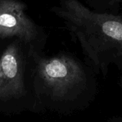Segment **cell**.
<instances>
[{
	"instance_id": "cell-6",
	"label": "cell",
	"mask_w": 122,
	"mask_h": 122,
	"mask_svg": "<svg viewBox=\"0 0 122 122\" xmlns=\"http://www.w3.org/2000/svg\"><path fill=\"white\" fill-rule=\"evenodd\" d=\"M119 7H120V11L122 9V0H119Z\"/></svg>"
},
{
	"instance_id": "cell-2",
	"label": "cell",
	"mask_w": 122,
	"mask_h": 122,
	"mask_svg": "<svg viewBox=\"0 0 122 122\" xmlns=\"http://www.w3.org/2000/svg\"><path fill=\"white\" fill-rule=\"evenodd\" d=\"M37 69L45 85L57 97H63L85 77L81 64L73 57L61 55L37 59Z\"/></svg>"
},
{
	"instance_id": "cell-3",
	"label": "cell",
	"mask_w": 122,
	"mask_h": 122,
	"mask_svg": "<svg viewBox=\"0 0 122 122\" xmlns=\"http://www.w3.org/2000/svg\"><path fill=\"white\" fill-rule=\"evenodd\" d=\"M27 6L19 0H0V37H17L29 43L37 37V26L26 14Z\"/></svg>"
},
{
	"instance_id": "cell-1",
	"label": "cell",
	"mask_w": 122,
	"mask_h": 122,
	"mask_svg": "<svg viewBox=\"0 0 122 122\" xmlns=\"http://www.w3.org/2000/svg\"><path fill=\"white\" fill-rule=\"evenodd\" d=\"M52 11L76 37L85 54L96 66L122 62V16L98 12L78 0H60Z\"/></svg>"
},
{
	"instance_id": "cell-5",
	"label": "cell",
	"mask_w": 122,
	"mask_h": 122,
	"mask_svg": "<svg viewBox=\"0 0 122 122\" xmlns=\"http://www.w3.org/2000/svg\"><path fill=\"white\" fill-rule=\"evenodd\" d=\"M93 10L113 14H119L120 11L119 0H89Z\"/></svg>"
},
{
	"instance_id": "cell-4",
	"label": "cell",
	"mask_w": 122,
	"mask_h": 122,
	"mask_svg": "<svg viewBox=\"0 0 122 122\" xmlns=\"http://www.w3.org/2000/svg\"><path fill=\"white\" fill-rule=\"evenodd\" d=\"M23 64L19 44H10L0 58V99L17 97L23 93Z\"/></svg>"
}]
</instances>
